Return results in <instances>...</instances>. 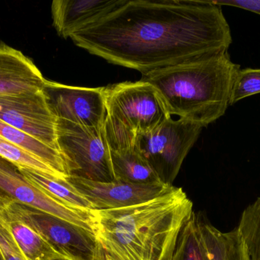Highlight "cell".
I'll use <instances>...</instances> for the list:
<instances>
[{
    "mask_svg": "<svg viewBox=\"0 0 260 260\" xmlns=\"http://www.w3.org/2000/svg\"><path fill=\"white\" fill-rule=\"evenodd\" d=\"M70 38L91 54L142 75L228 52L232 43L221 6L194 0H126Z\"/></svg>",
    "mask_w": 260,
    "mask_h": 260,
    "instance_id": "6da1fadb",
    "label": "cell"
},
{
    "mask_svg": "<svg viewBox=\"0 0 260 260\" xmlns=\"http://www.w3.org/2000/svg\"><path fill=\"white\" fill-rule=\"evenodd\" d=\"M193 212L186 192L174 186L146 203L91 211V223L105 260H172Z\"/></svg>",
    "mask_w": 260,
    "mask_h": 260,
    "instance_id": "7a4b0ae2",
    "label": "cell"
},
{
    "mask_svg": "<svg viewBox=\"0 0 260 260\" xmlns=\"http://www.w3.org/2000/svg\"><path fill=\"white\" fill-rule=\"evenodd\" d=\"M241 69L229 52L150 72L141 80L151 84L170 115L203 128L225 114L235 76Z\"/></svg>",
    "mask_w": 260,
    "mask_h": 260,
    "instance_id": "3957f363",
    "label": "cell"
},
{
    "mask_svg": "<svg viewBox=\"0 0 260 260\" xmlns=\"http://www.w3.org/2000/svg\"><path fill=\"white\" fill-rule=\"evenodd\" d=\"M105 128L111 151L135 148L138 136L146 134L171 117L155 89L144 81L105 87Z\"/></svg>",
    "mask_w": 260,
    "mask_h": 260,
    "instance_id": "277c9868",
    "label": "cell"
},
{
    "mask_svg": "<svg viewBox=\"0 0 260 260\" xmlns=\"http://www.w3.org/2000/svg\"><path fill=\"white\" fill-rule=\"evenodd\" d=\"M56 137L70 177L104 183L116 180L104 127L89 128L57 119Z\"/></svg>",
    "mask_w": 260,
    "mask_h": 260,
    "instance_id": "5b68a950",
    "label": "cell"
},
{
    "mask_svg": "<svg viewBox=\"0 0 260 260\" xmlns=\"http://www.w3.org/2000/svg\"><path fill=\"white\" fill-rule=\"evenodd\" d=\"M6 219L31 227L59 254L72 260H105L92 230L38 209L9 203L0 207Z\"/></svg>",
    "mask_w": 260,
    "mask_h": 260,
    "instance_id": "8992f818",
    "label": "cell"
},
{
    "mask_svg": "<svg viewBox=\"0 0 260 260\" xmlns=\"http://www.w3.org/2000/svg\"><path fill=\"white\" fill-rule=\"evenodd\" d=\"M203 127L185 119L168 118L152 131L138 136L135 148L161 183L173 186L183 160L200 137Z\"/></svg>",
    "mask_w": 260,
    "mask_h": 260,
    "instance_id": "52a82bcc",
    "label": "cell"
},
{
    "mask_svg": "<svg viewBox=\"0 0 260 260\" xmlns=\"http://www.w3.org/2000/svg\"><path fill=\"white\" fill-rule=\"evenodd\" d=\"M42 92L56 119L89 128L105 125V87L73 86L47 79Z\"/></svg>",
    "mask_w": 260,
    "mask_h": 260,
    "instance_id": "ba28073f",
    "label": "cell"
},
{
    "mask_svg": "<svg viewBox=\"0 0 260 260\" xmlns=\"http://www.w3.org/2000/svg\"><path fill=\"white\" fill-rule=\"evenodd\" d=\"M17 203L92 230L90 212L70 209L34 186L19 168L0 157V207Z\"/></svg>",
    "mask_w": 260,
    "mask_h": 260,
    "instance_id": "9c48e42d",
    "label": "cell"
},
{
    "mask_svg": "<svg viewBox=\"0 0 260 260\" xmlns=\"http://www.w3.org/2000/svg\"><path fill=\"white\" fill-rule=\"evenodd\" d=\"M0 120L59 151L57 119L52 114L42 91L0 96Z\"/></svg>",
    "mask_w": 260,
    "mask_h": 260,
    "instance_id": "30bf717a",
    "label": "cell"
},
{
    "mask_svg": "<svg viewBox=\"0 0 260 260\" xmlns=\"http://www.w3.org/2000/svg\"><path fill=\"white\" fill-rule=\"evenodd\" d=\"M67 180L95 210L122 209L146 203L174 187L162 183L136 184L120 180L104 183L76 177H70Z\"/></svg>",
    "mask_w": 260,
    "mask_h": 260,
    "instance_id": "8fae6325",
    "label": "cell"
},
{
    "mask_svg": "<svg viewBox=\"0 0 260 260\" xmlns=\"http://www.w3.org/2000/svg\"><path fill=\"white\" fill-rule=\"evenodd\" d=\"M126 0H55L52 3L53 27L59 36L73 34L99 21Z\"/></svg>",
    "mask_w": 260,
    "mask_h": 260,
    "instance_id": "7c38bea8",
    "label": "cell"
},
{
    "mask_svg": "<svg viewBox=\"0 0 260 260\" xmlns=\"http://www.w3.org/2000/svg\"><path fill=\"white\" fill-rule=\"evenodd\" d=\"M46 80L30 58L0 42V96L41 92Z\"/></svg>",
    "mask_w": 260,
    "mask_h": 260,
    "instance_id": "4fadbf2b",
    "label": "cell"
},
{
    "mask_svg": "<svg viewBox=\"0 0 260 260\" xmlns=\"http://www.w3.org/2000/svg\"><path fill=\"white\" fill-rule=\"evenodd\" d=\"M197 220L209 260H251L238 227L224 233L203 217L197 215Z\"/></svg>",
    "mask_w": 260,
    "mask_h": 260,
    "instance_id": "5bb4252c",
    "label": "cell"
},
{
    "mask_svg": "<svg viewBox=\"0 0 260 260\" xmlns=\"http://www.w3.org/2000/svg\"><path fill=\"white\" fill-rule=\"evenodd\" d=\"M0 136L45 163L63 180H67L70 177L65 161L57 150L53 149L44 145L28 134L2 122L1 120Z\"/></svg>",
    "mask_w": 260,
    "mask_h": 260,
    "instance_id": "9a60e30c",
    "label": "cell"
},
{
    "mask_svg": "<svg viewBox=\"0 0 260 260\" xmlns=\"http://www.w3.org/2000/svg\"><path fill=\"white\" fill-rule=\"evenodd\" d=\"M111 156L116 180L136 184L161 183L149 163L136 148L111 151Z\"/></svg>",
    "mask_w": 260,
    "mask_h": 260,
    "instance_id": "2e32d148",
    "label": "cell"
},
{
    "mask_svg": "<svg viewBox=\"0 0 260 260\" xmlns=\"http://www.w3.org/2000/svg\"><path fill=\"white\" fill-rule=\"evenodd\" d=\"M19 169L31 184L67 207L85 212L95 210L94 206L68 180H59L25 168Z\"/></svg>",
    "mask_w": 260,
    "mask_h": 260,
    "instance_id": "e0dca14e",
    "label": "cell"
},
{
    "mask_svg": "<svg viewBox=\"0 0 260 260\" xmlns=\"http://www.w3.org/2000/svg\"><path fill=\"white\" fill-rule=\"evenodd\" d=\"M5 219L7 221L14 241L27 260H45L58 256L65 257L27 224L15 220L6 218Z\"/></svg>",
    "mask_w": 260,
    "mask_h": 260,
    "instance_id": "ac0fdd59",
    "label": "cell"
},
{
    "mask_svg": "<svg viewBox=\"0 0 260 260\" xmlns=\"http://www.w3.org/2000/svg\"><path fill=\"white\" fill-rule=\"evenodd\" d=\"M172 260H209L195 212L180 233Z\"/></svg>",
    "mask_w": 260,
    "mask_h": 260,
    "instance_id": "d6986e66",
    "label": "cell"
},
{
    "mask_svg": "<svg viewBox=\"0 0 260 260\" xmlns=\"http://www.w3.org/2000/svg\"><path fill=\"white\" fill-rule=\"evenodd\" d=\"M238 229L247 246L250 259L260 260V197L244 209Z\"/></svg>",
    "mask_w": 260,
    "mask_h": 260,
    "instance_id": "ffe728a7",
    "label": "cell"
},
{
    "mask_svg": "<svg viewBox=\"0 0 260 260\" xmlns=\"http://www.w3.org/2000/svg\"><path fill=\"white\" fill-rule=\"evenodd\" d=\"M0 157L15 164L18 168L31 169L54 178L63 180L54 170L41 160L12 145L0 136Z\"/></svg>",
    "mask_w": 260,
    "mask_h": 260,
    "instance_id": "44dd1931",
    "label": "cell"
},
{
    "mask_svg": "<svg viewBox=\"0 0 260 260\" xmlns=\"http://www.w3.org/2000/svg\"><path fill=\"white\" fill-rule=\"evenodd\" d=\"M260 93V68L240 69L231 91L229 105Z\"/></svg>",
    "mask_w": 260,
    "mask_h": 260,
    "instance_id": "7402d4cb",
    "label": "cell"
},
{
    "mask_svg": "<svg viewBox=\"0 0 260 260\" xmlns=\"http://www.w3.org/2000/svg\"><path fill=\"white\" fill-rule=\"evenodd\" d=\"M0 253L3 260H27L12 238L9 224L0 213Z\"/></svg>",
    "mask_w": 260,
    "mask_h": 260,
    "instance_id": "603a6c76",
    "label": "cell"
},
{
    "mask_svg": "<svg viewBox=\"0 0 260 260\" xmlns=\"http://www.w3.org/2000/svg\"><path fill=\"white\" fill-rule=\"evenodd\" d=\"M213 2L215 4L221 6L239 8L260 15V0H218Z\"/></svg>",
    "mask_w": 260,
    "mask_h": 260,
    "instance_id": "cb8c5ba5",
    "label": "cell"
},
{
    "mask_svg": "<svg viewBox=\"0 0 260 260\" xmlns=\"http://www.w3.org/2000/svg\"><path fill=\"white\" fill-rule=\"evenodd\" d=\"M45 260H72V259H68V258H67V257H62V256H58V257L49 258V259H47Z\"/></svg>",
    "mask_w": 260,
    "mask_h": 260,
    "instance_id": "d4e9b609",
    "label": "cell"
},
{
    "mask_svg": "<svg viewBox=\"0 0 260 260\" xmlns=\"http://www.w3.org/2000/svg\"><path fill=\"white\" fill-rule=\"evenodd\" d=\"M0 260H3V256H2L1 253H0Z\"/></svg>",
    "mask_w": 260,
    "mask_h": 260,
    "instance_id": "484cf974",
    "label": "cell"
}]
</instances>
